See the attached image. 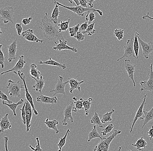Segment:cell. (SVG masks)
<instances>
[{
	"mask_svg": "<svg viewBox=\"0 0 153 151\" xmlns=\"http://www.w3.org/2000/svg\"><path fill=\"white\" fill-rule=\"evenodd\" d=\"M0 98L2 101H7L8 104H11L13 103V102L11 100L8 99L7 95H6L4 92L2 91H0Z\"/></svg>",
	"mask_w": 153,
	"mask_h": 151,
	"instance_id": "cell-46",
	"label": "cell"
},
{
	"mask_svg": "<svg viewBox=\"0 0 153 151\" xmlns=\"http://www.w3.org/2000/svg\"><path fill=\"white\" fill-rule=\"evenodd\" d=\"M70 19H68L65 21H61L60 23L58 25V26L60 27V29L58 30V31L60 32H66L67 30L69 29V25L70 23Z\"/></svg>",
	"mask_w": 153,
	"mask_h": 151,
	"instance_id": "cell-33",
	"label": "cell"
},
{
	"mask_svg": "<svg viewBox=\"0 0 153 151\" xmlns=\"http://www.w3.org/2000/svg\"><path fill=\"white\" fill-rule=\"evenodd\" d=\"M26 100V131H31L30 127H31V122L32 118V111L33 108L30 104V103L28 101Z\"/></svg>",
	"mask_w": 153,
	"mask_h": 151,
	"instance_id": "cell-15",
	"label": "cell"
},
{
	"mask_svg": "<svg viewBox=\"0 0 153 151\" xmlns=\"http://www.w3.org/2000/svg\"><path fill=\"white\" fill-rule=\"evenodd\" d=\"M59 44H57L56 42H54L56 46L53 47V49L55 50L59 51H61L64 50H70L71 51L76 53L77 52V50L75 47H69L67 45V41L65 39L64 40H59Z\"/></svg>",
	"mask_w": 153,
	"mask_h": 151,
	"instance_id": "cell-16",
	"label": "cell"
},
{
	"mask_svg": "<svg viewBox=\"0 0 153 151\" xmlns=\"http://www.w3.org/2000/svg\"><path fill=\"white\" fill-rule=\"evenodd\" d=\"M139 43L140 44L143 51V56L145 59L149 58V55L153 54V44L152 43H146L140 37V34L137 32Z\"/></svg>",
	"mask_w": 153,
	"mask_h": 151,
	"instance_id": "cell-9",
	"label": "cell"
},
{
	"mask_svg": "<svg viewBox=\"0 0 153 151\" xmlns=\"http://www.w3.org/2000/svg\"><path fill=\"white\" fill-rule=\"evenodd\" d=\"M68 80L70 86L69 91L71 93H72L74 90H76V89H77L80 91L81 90V86H81V84H82L85 82L84 80L79 82L75 79L68 78Z\"/></svg>",
	"mask_w": 153,
	"mask_h": 151,
	"instance_id": "cell-21",
	"label": "cell"
},
{
	"mask_svg": "<svg viewBox=\"0 0 153 151\" xmlns=\"http://www.w3.org/2000/svg\"><path fill=\"white\" fill-rule=\"evenodd\" d=\"M92 101L93 99L92 98H89L85 99L83 101V106H84V109L85 111L86 116H88L89 113V110Z\"/></svg>",
	"mask_w": 153,
	"mask_h": 151,
	"instance_id": "cell-34",
	"label": "cell"
},
{
	"mask_svg": "<svg viewBox=\"0 0 153 151\" xmlns=\"http://www.w3.org/2000/svg\"><path fill=\"white\" fill-rule=\"evenodd\" d=\"M142 19H149L153 21V17H151V16H150V13L149 12H147V14H144L142 17Z\"/></svg>",
	"mask_w": 153,
	"mask_h": 151,
	"instance_id": "cell-54",
	"label": "cell"
},
{
	"mask_svg": "<svg viewBox=\"0 0 153 151\" xmlns=\"http://www.w3.org/2000/svg\"><path fill=\"white\" fill-rule=\"evenodd\" d=\"M32 19H33V17H32V16H30V17L28 18L23 19L22 21V23L23 24L25 25V26H26V25H29V24H30V22H31Z\"/></svg>",
	"mask_w": 153,
	"mask_h": 151,
	"instance_id": "cell-50",
	"label": "cell"
},
{
	"mask_svg": "<svg viewBox=\"0 0 153 151\" xmlns=\"http://www.w3.org/2000/svg\"><path fill=\"white\" fill-rule=\"evenodd\" d=\"M134 48L135 53L136 56L137 57V59L138 58L139 51V43L138 38H137V32H135V35L134 39Z\"/></svg>",
	"mask_w": 153,
	"mask_h": 151,
	"instance_id": "cell-38",
	"label": "cell"
},
{
	"mask_svg": "<svg viewBox=\"0 0 153 151\" xmlns=\"http://www.w3.org/2000/svg\"><path fill=\"white\" fill-rule=\"evenodd\" d=\"M25 101V100H24L23 99H21L17 103H12L11 104H7L5 102V101H3L2 104L3 105H7L8 107L10 110L13 111V115L14 116H17V114H16V110L18 106L20 104H22Z\"/></svg>",
	"mask_w": 153,
	"mask_h": 151,
	"instance_id": "cell-29",
	"label": "cell"
},
{
	"mask_svg": "<svg viewBox=\"0 0 153 151\" xmlns=\"http://www.w3.org/2000/svg\"><path fill=\"white\" fill-rule=\"evenodd\" d=\"M149 79L147 81H141L140 82L141 85L140 91H150L153 93V63L151 64L150 70L148 72Z\"/></svg>",
	"mask_w": 153,
	"mask_h": 151,
	"instance_id": "cell-6",
	"label": "cell"
},
{
	"mask_svg": "<svg viewBox=\"0 0 153 151\" xmlns=\"http://www.w3.org/2000/svg\"><path fill=\"white\" fill-rule=\"evenodd\" d=\"M45 124L46 125L48 128L53 130L57 134L59 133L60 131L57 128V125L59 124V122L57 120L54 119L52 121H49L47 116L46 119L45 121Z\"/></svg>",
	"mask_w": 153,
	"mask_h": 151,
	"instance_id": "cell-25",
	"label": "cell"
},
{
	"mask_svg": "<svg viewBox=\"0 0 153 151\" xmlns=\"http://www.w3.org/2000/svg\"><path fill=\"white\" fill-rule=\"evenodd\" d=\"M38 64H41V65L45 64V65H50V66H58V67L62 68L63 70H65L66 68V64H62V63L57 62L52 59L51 57H49L48 60L45 62L40 61V62H38Z\"/></svg>",
	"mask_w": 153,
	"mask_h": 151,
	"instance_id": "cell-24",
	"label": "cell"
},
{
	"mask_svg": "<svg viewBox=\"0 0 153 151\" xmlns=\"http://www.w3.org/2000/svg\"><path fill=\"white\" fill-rule=\"evenodd\" d=\"M22 36L25 40L30 42H35L36 43H42L44 40L39 39L33 33V31L32 29H29L26 31L22 33Z\"/></svg>",
	"mask_w": 153,
	"mask_h": 151,
	"instance_id": "cell-17",
	"label": "cell"
},
{
	"mask_svg": "<svg viewBox=\"0 0 153 151\" xmlns=\"http://www.w3.org/2000/svg\"><path fill=\"white\" fill-rule=\"evenodd\" d=\"M36 140H37V145L36 146V148H34L31 145H29V146L31 149V150L34 151H42L43 149L41 147V145L40 144V140H39V137H36Z\"/></svg>",
	"mask_w": 153,
	"mask_h": 151,
	"instance_id": "cell-45",
	"label": "cell"
},
{
	"mask_svg": "<svg viewBox=\"0 0 153 151\" xmlns=\"http://www.w3.org/2000/svg\"><path fill=\"white\" fill-rule=\"evenodd\" d=\"M96 0H90L89 2L88 3V5L89 7L91 8H93L94 7V5L93 4V2Z\"/></svg>",
	"mask_w": 153,
	"mask_h": 151,
	"instance_id": "cell-56",
	"label": "cell"
},
{
	"mask_svg": "<svg viewBox=\"0 0 153 151\" xmlns=\"http://www.w3.org/2000/svg\"><path fill=\"white\" fill-rule=\"evenodd\" d=\"M59 6L56 4L54 9L52 13L50 16L51 19L53 24H56L58 22V18L60 15V11L59 9Z\"/></svg>",
	"mask_w": 153,
	"mask_h": 151,
	"instance_id": "cell-27",
	"label": "cell"
},
{
	"mask_svg": "<svg viewBox=\"0 0 153 151\" xmlns=\"http://www.w3.org/2000/svg\"><path fill=\"white\" fill-rule=\"evenodd\" d=\"M40 28L43 31L44 37L49 41L56 39L59 41L65 40L61 32L58 31L54 24L51 21L50 17L48 16L47 12L41 21Z\"/></svg>",
	"mask_w": 153,
	"mask_h": 151,
	"instance_id": "cell-1",
	"label": "cell"
},
{
	"mask_svg": "<svg viewBox=\"0 0 153 151\" xmlns=\"http://www.w3.org/2000/svg\"><path fill=\"white\" fill-rule=\"evenodd\" d=\"M30 77H33L39 80L41 77V73L37 70V66L34 63L30 65Z\"/></svg>",
	"mask_w": 153,
	"mask_h": 151,
	"instance_id": "cell-28",
	"label": "cell"
},
{
	"mask_svg": "<svg viewBox=\"0 0 153 151\" xmlns=\"http://www.w3.org/2000/svg\"><path fill=\"white\" fill-rule=\"evenodd\" d=\"M73 99L75 101L74 102V106L73 108V112H76L79 110L84 109V106H83V101L84 99L83 98H81L79 100H77V98L75 97L73 98Z\"/></svg>",
	"mask_w": 153,
	"mask_h": 151,
	"instance_id": "cell-30",
	"label": "cell"
},
{
	"mask_svg": "<svg viewBox=\"0 0 153 151\" xmlns=\"http://www.w3.org/2000/svg\"><path fill=\"white\" fill-rule=\"evenodd\" d=\"M90 122L91 124L94 125L98 126L100 128H104L103 126L102 125L103 123L101 122V120H100L99 115L97 112H95L93 115L90 121Z\"/></svg>",
	"mask_w": 153,
	"mask_h": 151,
	"instance_id": "cell-32",
	"label": "cell"
},
{
	"mask_svg": "<svg viewBox=\"0 0 153 151\" xmlns=\"http://www.w3.org/2000/svg\"><path fill=\"white\" fill-rule=\"evenodd\" d=\"M54 4L58 5L59 6L62 7L64 8H66V9L72 11L73 13L76 14L78 16H83L85 14V12L86 11H96L97 13H99L100 16H103V12L100 10H97L94 9L93 8H84L81 6V5L76 6V7H69L67 6L64 5L58 2L54 1Z\"/></svg>",
	"mask_w": 153,
	"mask_h": 151,
	"instance_id": "cell-3",
	"label": "cell"
},
{
	"mask_svg": "<svg viewBox=\"0 0 153 151\" xmlns=\"http://www.w3.org/2000/svg\"><path fill=\"white\" fill-rule=\"evenodd\" d=\"M68 1L71 4L73 3V2H74L76 4V6L80 5V3L79 2V0H68Z\"/></svg>",
	"mask_w": 153,
	"mask_h": 151,
	"instance_id": "cell-55",
	"label": "cell"
},
{
	"mask_svg": "<svg viewBox=\"0 0 153 151\" xmlns=\"http://www.w3.org/2000/svg\"><path fill=\"white\" fill-rule=\"evenodd\" d=\"M74 102H70L67 105L66 107L64 110V118L62 121L63 125H67L68 121L69 119L71 123L73 122L74 118L72 115V111H73V108L74 107Z\"/></svg>",
	"mask_w": 153,
	"mask_h": 151,
	"instance_id": "cell-11",
	"label": "cell"
},
{
	"mask_svg": "<svg viewBox=\"0 0 153 151\" xmlns=\"http://www.w3.org/2000/svg\"><path fill=\"white\" fill-rule=\"evenodd\" d=\"M38 102L44 104H54L57 103V98L56 96H53L52 97L40 95L36 98Z\"/></svg>",
	"mask_w": 153,
	"mask_h": 151,
	"instance_id": "cell-19",
	"label": "cell"
},
{
	"mask_svg": "<svg viewBox=\"0 0 153 151\" xmlns=\"http://www.w3.org/2000/svg\"><path fill=\"white\" fill-rule=\"evenodd\" d=\"M114 128V125L112 124H110L107 125V126L103 128L102 131H100V133L103 134V136L107 135V134L111 132Z\"/></svg>",
	"mask_w": 153,
	"mask_h": 151,
	"instance_id": "cell-43",
	"label": "cell"
},
{
	"mask_svg": "<svg viewBox=\"0 0 153 151\" xmlns=\"http://www.w3.org/2000/svg\"><path fill=\"white\" fill-rule=\"evenodd\" d=\"M148 143L146 140L144 139L143 137H140L137 141L135 144H132V146L136 148V151H142V149H146Z\"/></svg>",
	"mask_w": 153,
	"mask_h": 151,
	"instance_id": "cell-26",
	"label": "cell"
},
{
	"mask_svg": "<svg viewBox=\"0 0 153 151\" xmlns=\"http://www.w3.org/2000/svg\"><path fill=\"white\" fill-rule=\"evenodd\" d=\"M31 77V78L33 79L36 81V82L35 85L33 86V87L34 88L33 90H36V91L39 92L40 93H42V90L43 88L45 86V82L43 78V76H41L39 80L33 77Z\"/></svg>",
	"mask_w": 153,
	"mask_h": 151,
	"instance_id": "cell-22",
	"label": "cell"
},
{
	"mask_svg": "<svg viewBox=\"0 0 153 151\" xmlns=\"http://www.w3.org/2000/svg\"><path fill=\"white\" fill-rule=\"evenodd\" d=\"M70 132V130L69 129H68L64 137L60 138L59 143L57 144V146L58 147V151H62V148H63V147L64 146L65 144L67 136H68V135Z\"/></svg>",
	"mask_w": 153,
	"mask_h": 151,
	"instance_id": "cell-35",
	"label": "cell"
},
{
	"mask_svg": "<svg viewBox=\"0 0 153 151\" xmlns=\"http://www.w3.org/2000/svg\"><path fill=\"white\" fill-rule=\"evenodd\" d=\"M94 25H95V23H92L89 25L88 29H87L85 31L81 32L84 34V35L85 34H88L89 36L92 35L96 32V30L94 29Z\"/></svg>",
	"mask_w": 153,
	"mask_h": 151,
	"instance_id": "cell-39",
	"label": "cell"
},
{
	"mask_svg": "<svg viewBox=\"0 0 153 151\" xmlns=\"http://www.w3.org/2000/svg\"><path fill=\"white\" fill-rule=\"evenodd\" d=\"M13 73L14 74H16L18 75L19 77L21 78L22 80L23 81V82L24 84L25 85V100L28 101L30 103L32 108H33V112H34L35 115H38V111H37V110L35 108V106H34V103H33V98H32L31 95L30 94L28 88H27V86L25 80V74L20 72H18V73H16V72H13Z\"/></svg>",
	"mask_w": 153,
	"mask_h": 151,
	"instance_id": "cell-8",
	"label": "cell"
},
{
	"mask_svg": "<svg viewBox=\"0 0 153 151\" xmlns=\"http://www.w3.org/2000/svg\"><path fill=\"white\" fill-rule=\"evenodd\" d=\"M133 39V38L128 39L127 41V45L126 46L123 45L124 49V54L123 56L117 59V61H119L120 60L124 58H134L137 59L134 50Z\"/></svg>",
	"mask_w": 153,
	"mask_h": 151,
	"instance_id": "cell-7",
	"label": "cell"
},
{
	"mask_svg": "<svg viewBox=\"0 0 153 151\" xmlns=\"http://www.w3.org/2000/svg\"><path fill=\"white\" fill-rule=\"evenodd\" d=\"M4 142H5V149L6 151H9L8 150V147H7V143H8V137L7 136L4 137Z\"/></svg>",
	"mask_w": 153,
	"mask_h": 151,
	"instance_id": "cell-53",
	"label": "cell"
},
{
	"mask_svg": "<svg viewBox=\"0 0 153 151\" xmlns=\"http://www.w3.org/2000/svg\"><path fill=\"white\" fill-rule=\"evenodd\" d=\"M2 45H0V64H1L2 68L4 69V67L5 57L4 53L2 51Z\"/></svg>",
	"mask_w": 153,
	"mask_h": 151,
	"instance_id": "cell-44",
	"label": "cell"
},
{
	"mask_svg": "<svg viewBox=\"0 0 153 151\" xmlns=\"http://www.w3.org/2000/svg\"><path fill=\"white\" fill-rule=\"evenodd\" d=\"M100 138L101 139L102 137L100 136L99 132L97 131L96 125H94L93 127V128L92 130L91 131H90L89 133L88 136V142H90L92 139H94V138Z\"/></svg>",
	"mask_w": 153,
	"mask_h": 151,
	"instance_id": "cell-31",
	"label": "cell"
},
{
	"mask_svg": "<svg viewBox=\"0 0 153 151\" xmlns=\"http://www.w3.org/2000/svg\"><path fill=\"white\" fill-rule=\"evenodd\" d=\"M147 96V95H145L143 96V101H142V103H141L140 107H139L138 110H137V112L134 118L133 122L131 127V129H130V132L131 133L132 132L134 126L137 121L138 120H142L145 117V115H144V113H143V107H144V106L145 105V104H146V100Z\"/></svg>",
	"mask_w": 153,
	"mask_h": 151,
	"instance_id": "cell-12",
	"label": "cell"
},
{
	"mask_svg": "<svg viewBox=\"0 0 153 151\" xmlns=\"http://www.w3.org/2000/svg\"><path fill=\"white\" fill-rule=\"evenodd\" d=\"M7 88L8 89L10 97L20 98L21 96V89L25 88V85L19 81L14 82L9 80Z\"/></svg>",
	"mask_w": 153,
	"mask_h": 151,
	"instance_id": "cell-4",
	"label": "cell"
},
{
	"mask_svg": "<svg viewBox=\"0 0 153 151\" xmlns=\"http://www.w3.org/2000/svg\"><path fill=\"white\" fill-rule=\"evenodd\" d=\"M95 18L96 15L94 11H88V13L85 16V19L87 22L88 23L89 25L92 23V22L95 19Z\"/></svg>",
	"mask_w": 153,
	"mask_h": 151,
	"instance_id": "cell-37",
	"label": "cell"
},
{
	"mask_svg": "<svg viewBox=\"0 0 153 151\" xmlns=\"http://www.w3.org/2000/svg\"><path fill=\"white\" fill-rule=\"evenodd\" d=\"M26 104V100H25V104H24L22 108L20 109V110H21V116H22L23 123L24 125H26V113L25 109Z\"/></svg>",
	"mask_w": 153,
	"mask_h": 151,
	"instance_id": "cell-41",
	"label": "cell"
},
{
	"mask_svg": "<svg viewBox=\"0 0 153 151\" xmlns=\"http://www.w3.org/2000/svg\"><path fill=\"white\" fill-rule=\"evenodd\" d=\"M80 25L78 24L76 25V26L72 27L69 28V32L71 37H75L77 32L79 31V27H80Z\"/></svg>",
	"mask_w": 153,
	"mask_h": 151,
	"instance_id": "cell-40",
	"label": "cell"
},
{
	"mask_svg": "<svg viewBox=\"0 0 153 151\" xmlns=\"http://www.w3.org/2000/svg\"><path fill=\"white\" fill-rule=\"evenodd\" d=\"M88 23V22H85V23L82 24L80 27H79V31L81 32H85L88 29V26H89Z\"/></svg>",
	"mask_w": 153,
	"mask_h": 151,
	"instance_id": "cell-48",
	"label": "cell"
},
{
	"mask_svg": "<svg viewBox=\"0 0 153 151\" xmlns=\"http://www.w3.org/2000/svg\"><path fill=\"white\" fill-rule=\"evenodd\" d=\"M63 77L62 76H60L57 79V83L55 85V88L53 90H51V92H54V96L57 94H62L64 95L65 98H66V92L65 91V87L67 83H69L68 80L66 82H63Z\"/></svg>",
	"mask_w": 153,
	"mask_h": 151,
	"instance_id": "cell-10",
	"label": "cell"
},
{
	"mask_svg": "<svg viewBox=\"0 0 153 151\" xmlns=\"http://www.w3.org/2000/svg\"><path fill=\"white\" fill-rule=\"evenodd\" d=\"M18 38H16L13 43L7 47L8 50V61L9 62H11L13 59H16V54L17 51V41Z\"/></svg>",
	"mask_w": 153,
	"mask_h": 151,
	"instance_id": "cell-18",
	"label": "cell"
},
{
	"mask_svg": "<svg viewBox=\"0 0 153 151\" xmlns=\"http://www.w3.org/2000/svg\"><path fill=\"white\" fill-rule=\"evenodd\" d=\"M148 134L149 139L151 140H152L153 137V125L152 126V128L150 129L149 131H148Z\"/></svg>",
	"mask_w": 153,
	"mask_h": 151,
	"instance_id": "cell-52",
	"label": "cell"
},
{
	"mask_svg": "<svg viewBox=\"0 0 153 151\" xmlns=\"http://www.w3.org/2000/svg\"><path fill=\"white\" fill-rule=\"evenodd\" d=\"M124 61H125L124 62V67H125L126 72L128 73L130 79L132 81L134 86H135L136 83L134 80V76L135 71V67L136 66L132 64L130 59H126Z\"/></svg>",
	"mask_w": 153,
	"mask_h": 151,
	"instance_id": "cell-13",
	"label": "cell"
},
{
	"mask_svg": "<svg viewBox=\"0 0 153 151\" xmlns=\"http://www.w3.org/2000/svg\"><path fill=\"white\" fill-rule=\"evenodd\" d=\"M124 30L121 29H117L115 30L114 34L115 37H116L119 41H121L124 38Z\"/></svg>",
	"mask_w": 153,
	"mask_h": 151,
	"instance_id": "cell-42",
	"label": "cell"
},
{
	"mask_svg": "<svg viewBox=\"0 0 153 151\" xmlns=\"http://www.w3.org/2000/svg\"><path fill=\"white\" fill-rule=\"evenodd\" d=\"M115 110L114 109L112 110L110 112H107L105 114L103 115V118L101 120V122L103 124L105 123L109 122L112 120L111 118L112 115L114 113Z\"/></svg>",
	"mask_w": 153,
	"mask_h": 151,
	"instance_id": "cell-36",
	"label": "cell"
},
{
	"mask_svg": "<svg viewBox=\"0 0 153 151\" xmlns=\"http://www.w3.org/2000/svg\"><path fill=\"white\" fill-rule=\"evenodd\" d=\"M121 132V131L115 130L114 132L109 137H102L99 143L94 149V151H108L111 142L115 137Z\"/></svg>",
	"mask_w": 153,
	"mask_h": 151,
	"instance_id": "cell-2",
	"label": "cell"
},
{
	"mask_svg": "<svg viewBox=\"0 0 153 151\" xmlns=\"http://www.w3.org/2000/svg\"><path fill=\"white\" fill-rule=\"evenodd\" d=\"M121 149H122V147L121 146L119 147V149H118V151H121Z\"/></svg>",
	"mask_w": 153,
	"mask_h": 151,
	"instance_id": "cell-57",
	"label": "cell"
},
{
	"mask_svg": "<svg viewBox=\"0 0 153 151\" xmlns=\"http://www.w3.org/2000/svg\"><path fill=\"white\" fill-rule=\"evenodd\" d=\"M143 113L145 115V117H144V121L142 127V130L141 133L142 134H143V128L144 126L148 123H153V106L152 109L148 112L146 111L145 110H143Z\"/></svg>",
	"mask_w": 153,
	"mask_h": 151,
	"instance_id": "cell-23",
	"label": "cell"
},
{
	"mask_svg": "<svg viewBox=\"0 0 153 151\" xmlns=\"http://www.w3.org/2000/svg\"><path fill=\"white\" fill-rule=\"evenodd\" d=\"M128 151H132L131 150H129Z\"/></svg>",
	"mask_w": 153,
	"mask_h": 151,
	"instance_id": "cell-58",
	"label": "cell"
},
{
	"mask_svg": "<svg viewBox=\"0 0 153 151\" xmlns=\"http://www.w3.org/2000/svg\"><path fill=\"white\" fill-rule=\"evenodd\" d=\"M1 19L4 24L11 22L14 23V10L12 7H5L0 9Z\"/></svg>",
	"mask_w": 153,
	"mask_h": 151,
	"instance_id": "cell-5",
	"label": "cell"
},
{
	"mask_svg": "<svg viewBox=\"0 0 153 151\" xmlns=\"http://www.w3.org/2000/svg\"><path fill=\"white\" fill-rule=\"evenodd\" d=\"M15 28L17 29V34L18 35H21V34L22 33L23 28L22 26V24L17 23L15 25Z\"/></svg>",
	"mask_w": 153,
	"mask_h": 151,
	"instance_id": "cell-49",
	"label": "cell"
},
{
	"mask_svg": "<svg viewBox=\"0 0 153 151\" xmlns=\"http://www.w3.org/2000/svg\"><path fill=\"white\" fill-rule=\"evenodd\" d=\"M8 116V113H6L4 117H2L1 119L0 122V132H4L6 130L10 129L11 128V123L10 122Z\"/></svg>",
	"mask_w": 153,
	"mask_h": 151,
	"instance_id": "cell-20",
	"label": "cell"
},
{
	"mask_svg": "<svg viewBox=\"0 0 153 151\" xmlns=\"http://www.w3.org/2000/svg\"><path fill=\"white\" fill-rule=\"evenodd\" d=\"M26 63V60L24 59V56H21L19 57V61L17 62L14 67L8 71L2 72L1 74H4L6 73L10 72H16V73H18L19 72H22L23 70L24 66Z\"/></svg>",
	"mask_w": 153,
	"mask_h": 151,
	"instance_id": "cell-14",
	"label": "cell"
},
{
	"mask_svg": "<svg viewBox=\"0 0 153 151\" xmlns=\"http://www.w3.org/2000/svg\"><path fill=\"white\" fill-rule=\"evenodd\" d=\"M74 38H76L77 41L80 42V41H83L85 39V35L84 34L82 33L81 32L78 31Z\"/></svg>",
	"mask_w": 153,
	"mask_h": 151,
	"instance_id": "cell-47",
	"label": "cell"
},
{
	"mask_svg": "<svg viewBox=\"0 0 153 151\" xmlns=\"http://www.w3.org/2000/svg\"><path fill=\"white\" fill-rule=\"evenodd\" d=\"M80 3V5L84 8H88V1L87 0H79Z\"/></svg>",
	"mask_w": 153,
	"mask_h": 151,
	"instance_id": "cell-51",
	"label": "cell"
}]
</instances>
